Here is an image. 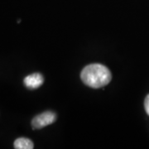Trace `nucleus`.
Masks as SVG:
<instances>
[{
	"instance_id": "obj_5",
	"label": "nucleus",
	"mask_w": 149,
	"mask_h": 149,
	"mask_svg": "<svg viewBox=\"0 0 149 149\" xmlns=\"http://www.w3.org/2000/svg\"><path fill=\"white\" fill-rule=\"evenodd\" d=\"M144 108H145V111L148 113V115L149 116V95H147L145 101H144Z\"/></svg>"
},
{
	"instance_id": "obj_3",
	"label": "nucleus",
	"mask_w": 149,
	"mask_h": 149,
	"mask_svg": "<svg viewBox=\"0 0 149 149\" xmlns=\"http://www.w3.org/2000/svg\"><path fill=\"white\" fill-rule=\"evenodd\" d=\"M43 82H44V78L42 74H41L40 73H33L29 74L26 76L23 80V83L25 86L28 89H32V90L39 88L40 86H42Z\"/></svg>"
},
{
	"instance_id": "obj_4",
	"label": "nucleus",
	"mask_w": 149,
	"mask_h": 149,
	"mask_svg": "<svg viewBox=\"0 0 149 149\" xmlns=\"http://www.w3.org/2000/svg\"><path fill=\"white\" fill-rule=\"evenodd\" d=\"M14 148L16 149H32L34 144L31 139L27 138H18L14 141Z\"/></svg>"
},
{
	"instance_id": "obj_2",
	"label": "nucleus",
	"mask_w": 149,
	"mask_h": 149,
	"mask_svg": "<svg viewBox=\"0 0 149 149\" xmlns=\"http://www.w3.org/2000/svg\"><path fill=\"white\" fill-rule=\"evenodd\" d=\"M56 120V115L54 112L46 111L34 117L32 120V129H41L52 124Z\"/></svg>"
},
{
	"instance_id": "obj_1",
	"label": "nucleus",
	"mask_w": 149,
	"mask_h": 149,
	"mask_svg": "<svg viewBox=\"0 0 149 149\" xmlns=\"http://www.w3.org/2000/svg\"><path fill=\"white\" fill-rule=\"evenodd\" d=\"M83 83L89 87L98 89L107 85L112 80L110 70L101 64L86 65L80 73Z\"/></svg>"
}]
</instances>
